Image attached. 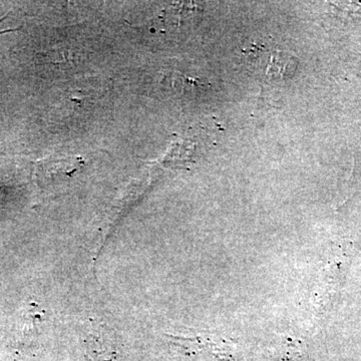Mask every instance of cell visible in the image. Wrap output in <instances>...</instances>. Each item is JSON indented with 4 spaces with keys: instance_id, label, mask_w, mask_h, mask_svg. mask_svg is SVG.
<instances>
[{
    "instance_id": "cell-1",
    "label": "cell",
    "mask_w": 361,
    "mask_h": 361,
    "mask_svg": "<svg viewBox=\"0 0 361 361\" xmlns=\"http://www.w3.org/2000/svg\"><path fill=\"white\" fill-rule=\"evenodd\" d=\"M85 336V345L94 357L115 360L116 338L111 330L103 323H94L89 327Z\"/></svg>"
},
{
    "instance_id": "cell-2",
    "label": "cell",
    "mask_w": 361,
    "mask_h": 361,
    "mask_svg": "<svg viewBox=\"0 0 361 361\" xmlns=\"http://www.w3.org/2000/svg\"><path fill=\"white\" fill-rule=\"evenodd\" d=\"M296 59L291 56L279 54L275 56L268 66L267 75H272L273 78H288L295 71Z\"/></svg>"
}]
</instances>
